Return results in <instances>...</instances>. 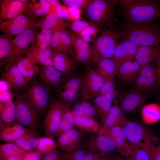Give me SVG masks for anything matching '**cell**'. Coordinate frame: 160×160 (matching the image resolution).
Listing matches in <instances>:
<instances>
[{
    "instance_id": "1",
    "label": "cell",
    "mask_w": 160,
    "mask_h": 160,
    "mask_svg": "<svg viewBox=\"0 0 160 160\" xmlns=\"http://www.w3.org/2000/svg\"><path fill=\"white\" fill-rule=\"evenodd\" d=\"M121 12L127 22H153L160 17V6L152 0H123L119 2Z\"/></svg>"
},
{
    "instance_id": "24",
    "label": "cell",
    "mask_w": 160,
    "mask_h": 160,
    "mask_svg": "<svg viewBox=\"0 0 160 160\" xmlns=\"http://www.w3.org/2000/svg\"><path fill=\"white\" fill-rule=\"evenodd\" d=\"M31 130L17 122L5 123L0 129V140L13 143Z\"/></svg>"
},
{
    "instance_id": "30",
    "label": "cell",
    "mask_w": 160,
    "mask_h": 160,
    "mask_svg": "<svg viewBox=\"0 0 160 160\" xmlns=\"http://www.w3.org/2000/svg\"><path fill=\"white\" fill-rule=\"evenodd\" d=\"M124 116V112L117 105L112 106L101 126L109 128L116 126L123 127L128 121Z\"/></svg>"
},
{
    "instance_id": "20",
    "label": "cell",
    "mask_w": 160,
    "mask_h": 160,
    "mask_svg": "<svg viewBox=\"0 0 160 160\" xmlns=\"http://www.w3.org/2000/svg\"><path fill=\"white\" fill-rule=\"evenodd\" d=\"M30 0H0V22L13 19L24 13Z\"/></svg>"
},
{
    "instance_id": "48",
    "label": "cell",
    "mask_w": 160,
    "mask_h": 160,
    "mask_svg": "<svg viewBox=\"0 0 160 160\" xmlns=\"http://www.w3.org/2000/svg\"><path fill=\"white\" fill-rule=\"evenodd\" d=\"M87 152L82 148L71 152L63 151L61 160H84Z\"/></svg>"
},
{
    "instance_id": "33",
    "label": "cell",
    "mask_w": 160,
    "mask_h": 160,
    "mask_svg": "<svg viewBox=\"0 0 160 160\" xmlns=\"http://www.w3.org/2000/svg\"><path fill=\"white\" fill-rule=\"evenodd\" d=\"M113 77L104 79L99 93L105 96L112 103L117 102L119 97L123 92H121Z\"/></svg>"
},
{
    "instance_id": "19",
    "label": "cell",
    "mask_w": 160,
    "mask_h": 160,
    "mask_svg": "<svg viewBox=\"0 0 160 160\" xmlns=\"http://www.w3.org/2000/svg\"><path fill=\"white\" fill-rule=\"evenodd\" d=\"M121 39L111 58L115 64L116 70L124 62L135 59L140 46L129 40Z\"/></svg>"
},
{
    "instance_id": "32",
    "label": "cell",
    "mask_w": 160,
    "mask_h": 160,
    "mask_svg": "<svg viewBox=\"0 0 160 160\" xmlns=\"http://www.w3.org/2000/svg\"><path fill=\"white\" fill-rule=\"evenodd\" d=\"M26 151L13 143L0 145V160L21 159Z\"/></svg>"
},
{
    "instance_id": "8",
    "label": "cell",
    "mask_w": 160,
    "mask_h": 160,
    "mask_svg": "<svg viewBox=\"0 0 160 160\" xmlns=\"http://www.w3.org/2000/svg\"><path fill=\"white\" fill-rule=\"evenodd\" d=\"M36 28L27 30L12 39L9 54L0 65L1 68L5 65L15 63L18 59L26 55L29 46L32 43L38 33Z\"/></svg>"
},
{
    "instance_id": "60",
    "label": "cell",
    "mask_w": 160,
    "mask_h": 160,
    "mask_svg": "<svg viewBox=\"0 0 160 160\" xmlns=\"http://www.w3.org/2000/svg\"><path fill=\"white\" fill-rule=\"evenodd\" d=\"M159 52L156 61L157 68L160 71V44H159Z\"/></svg>"
},
{
    "instance_id": "29",
    "label": "cell",
    "mask_w": 160,
    "mask_h": 160,
    "mask_svg": "<svg viewBox=\"0 0 160 160\" xmlns=\"http://www.w3.org/2000/svg\"><path fill=\"white\" fill-rule=\"evenodd\" d=\"M54 67L66 75L75 74L76 63L68 55L62 52L55 53L53 59Z\"/></svg>"
},
{
    "instance_id": "9",
    "label": "cell",
    "mask_w": 160,
    "mask_h": 160,
    "mask_svg": "<svg viewBox=\"0 0 160 160\" xmlns=\"http://www.w3.org/2000/svg\"><path fill=\"white\" fill-rule=\"evenodd\" d=\"M51 90L38 80L35 79L30 83L24 96L37 112L45 115L49 105V92Z\"/></svg>"
},
{
    "instance_id": "15",
    "label": "cell",
    "mask_w": 160,
    "mask_h": 160,
    "mask_svg": "<svg viewBox=\"0 0 160 160\" xmlns=\"http://www.w3.org/2000/svg\"><path fill=\"white\" fill-rule=\"evenodd\" d=\"M83 131L73 128L58 137L57 148L65 152H69L82 148L86 135Z\"/></svg>"
},
{
    "instance_id": "57",
    "label": "cell",
    "mask_w": 160,
    "mask_h": 160,
    "mask_svg": "<svg viewBox=\"0 0 160 160\" xmlns=\"http://www.w3.org/2000/svg\"><path fill=\"white\" fill-rule=\"evenodd\" d=\"M109 160H125L120 156L116 153L112 154L109 156Z\"/></svg>"
},
{
    "instance_id": "44",
    "label": "cell",
    "mask_w": 160,
    "mask_h": 160,
    "mask_svg": "<svg viewBox=\"0 0 160 160\" xmlns=\"http://www.w3.org/2000/svg\"><path fill=\"white\" fill-rule=\"evenodd\" d=\"M52 9L42 7L39 2L35 0H31L29 2L24 14H27L32 17L37 19L43 14L47 15L51 13Z\"/></svg>"
},
{
    "instance_id": "7",
    "label": "cell",
    "mask_w": 160,
    "mask_h": 160,
    "mask_svg": "<svg viewBox=\"0 0 160 160\" xmlns=\"http://www.w3.org/2000/svg\"><path fill=\"white\" fill-rule=\"evenodd\" d=\"M15 97L16 122L37 132L41 126L39 113L24 96L17 94Z\"/></svg>"
},
{
    "instance_id": "12",
    "label": "cell",
    "mask_w": 160,
    "mask_h": 160,
    "mask_svg": "<svg viewBox=\"0 0 160 160\" xmlns=\"http://www.w3.org/2000/svg\"><path fill=\"white\" fill-rule=\"evenodd\" d=\"M122 127L129 143L144 147L151 145L153 135L141 124L129 120Z\"/></svg>"
},
{
    "instance_id": "47",
    "label": "cell",
    "mask_w": 160,
    "mask_h": 160,
    "mask_svg": "<svg viewBox=\"0 0 160 160\" xmlns=\"http://www.w3.org/2000/svg\"><path fill=\"white\" fill-rule=\"evenodd\" d=\"M98 31V28L92 24L83 30L78 35L84 41L88 42L95 40Z\"/></svg>"
},
{
    "instance_id": "14",
    "label": "cell",
    "mask_w": 160,
    "mask_h": 160,
    "mask_svg": "<svg viewBox=\"0 0 160 160\" xmlns=\"http://www.w3.org/2000/svg\"><path fill=\"white\" fill-rule=\"evenodd\" d=\"M83 78L81 100L87 101L100 93L104 79L94 69L89 68Z\"/></svg>"
},
{
    "instance_id": "38",
    "label": "cell",
    "mask_w": 160,
    "mask_h": 160,
    "mask_svg": "<svg viewBox=\"0 0 160 160\" xmlns=\"http://www.w3.org/2000/svg\"><path fill=\"white\" fill-rule=\"evenodd\" d=\"M37 132L31 130L13 143L26 151L35 149L39 142Z\"/></svg>"
},
{
    "instance_id": "49",
    "label": "cell",
    "mask_w": 160,
    "mask_h": 160,
    "mask_svg": "<svg viewBox=\"0 0 160 160\" xmlns=\"http://www.w3.org/2000/svg\"><path fill=\"white\" fill-rule=\"evenodd\" d=\"M150 160H160V137L153 135L150 149Z\"/></svg>"
},
{
    "instance_id": "31",
    "label": "cell",
    "mask_w": 160,
    "mask_h": 160,
    "mask_svg": "<svg viewBox=\"0 0 160 160\" xmlns=\"http://www.w3.org/2000/svg\"><path fill=\"white\" fill-rule=\"evenodd\" d=\"M55 54L51 48L39 50L29 48L26 55L32 57L40 66L54 67L53 59Z\"/></svg>"
},
{
    "instance_id": "56",
    "label": "cell",
    "mask_w": 160,
    "mask_h": 160,
    "mask_svg": "<svg viewBox=\"0 0 160 160\" xmlns=\"http://www.w3.org/2000/svg\"><path fill=\"white\" fill-rule=\"evenodd\" d=\"M10 92L9 90L1 91V97H0V102H5L12 100V94Z\"/></svg>"
},
{
    "instance_id": "27",
    "label": "cell",
    "mask_w": 160,
    "mask_h": 160,
    "mask_svg": "<svg viewBox=\"0 0 160 160\" xmlns=\"http://www.w3.org/2000/svg\"><path fill=\"white\" fill-rule=\"evenodd\" d=\"M159 51V45L157 46H140L136 52L135 59L141 69L150 63L156 61Z\"/></svg>"
},
{
    "instance_id": "40",
    "label": "cell",
    "mask_w": 160,
    "mask_h": 160,
    "mask_svg": "<svg viewBox=\"0 0 160 160\" xmlns=\"http://www.w3.org/2000/svg\"><path fill=\"white\" fill-rule=\"evenodd\" d=\"M142 119L144 123L151 124L160 120V106L155 103L144 105L141 111Z\"/></svg>"
},
{
    "instance_id": "39",
    "label": "cell",
    "mask_w": 160,
    "mask_h": 160,
    "mask_svg": "<svg viewBox=\"0 0 160 160\" xmlns=\"http://www.w3.org/2000/svg\"><path fill=\"white\" fill-rule=\"evenodd\" d=\"M112 103L102 95L99 94L95 97L92 105L95 107L97 116L102 123L109 113Z\"/></svg>"
},
{
    "instance_id": "21",
    "label": "cell",
    "mask_w": 160,
    "mask_h": 160,
    "mask_svg": "<svg viewBox=\"0 0 160 160\" xmlns=\"http://www.w3.org/2000/svg\"><path fill=\"white\" fill-rule=\"evenodd\" d=\"M37 80L51 90H55L66 75L53 66H40Z\"/></svg>"
},
{
    "instance_id": "46",
    "label": "cell",
    "mask_w": 160,
    "mask_h": 160,
    "mask_svg": "<svg viewBox=\"0 0 160 160\" xmlns=\"http://www.w3.org/2000/svg\"><path fill=\"white\" fill-rule=\"evenodd\" d=\"M12 37L6 34L0 35V65L7 57L10 49V43Z\"/></svg>"
},
{
    "instance_id": "28",
    "label": "cell",
    "mask_w": 160,
    "mask_h": 160,
    "mask_svg": "<svg viewBox=\"0 0 160 160\" xmlns=\"http://www.w3.org/2000/svg\"><path fill=\"white\" fill-rule=\"evenodd\" d=\"M69 25L65 20L59 18L55 13H49L38 20L36 27L41 30H51L56 31L62 29H65Z\"/></svg>"
},
{
    "instance_id": "52",
    "label": "cell",
    "mask_w": 160,
    "mask_h": 160,
    "mask_svg": "<svg viewBox=\"0 0 160 160\" xmlns=\"http://www.w3.org/2000/svg\"><path fill=\"white\" fill-rule=\"evenodd\" d=\"M63 151L57 148L44 154L40 160H61Z\"/></svg>"
},
{
    "instance_id": "18",
    "label": "cell",
    "mask_w": 160,
    "mask_h": 160,
    "mask_svg": "<svg viewBox=\"0 0 160 160\" xmlns=\"http://www.w3.org/2000/svg\"><path fill=\"white\" fill-rule=\"evenodd\" d=\"M74 49L72 58L76 64H83L91 60V46L72 31H67Z\"/></svg>"
},
{
    "instance_id": "62",
    "label": "cell",
    "mask_w": 160,
    "mask_h": 160,
    "mask_svg": "<svg viewBox=\"0 0 160 160\" xmlns=\"http://www.w3.org/2000/svg\"></svg>"
},
{
    "instance_id": "36",
    "label": "cell",
    "mask_w": 160,
    "mask_h": 160,
    "mask_svg": "<svg viewBox=\"0 0 160 160\" xmlns=\"http://www.w3.org/2000/svg\"><path fill=\"white\" fill-rule=\"evenodd\" d=\"M70 106L73 116L95 118L97 116L95 107L87 101L79 100Z\"/></svg>"
},
{
    "instance_id": "13",
    "label": "cell",
    "mask_w": 160,
    "mask_h": 160,
    "mask_svg": "<svg viewBox=\"0 0 160 160\" xmlns=\"http://www.w3.org/2000/svg\"><path fill=\"white\" fill-rule=\"evenodd\" d=\"M63 111V101L51 100L49 108L45 115L43 128L45 136L52 139L56 136L61 121Z\"/></svg>"
},
{
    "instance_id": "59",
    "label": "cell",
    "mask_w": 160,
    "mask_h": 160,
    "mask_svg": "<svg viewBox=\"0 0 160 160\" xmlns=\"http://www.w3.org/2000/svg\"><path fill=\"white\" fill-rule=\"evenodd\" d=\"M52 6L55 7L60 5L59 1L57 0H47Z\"/></svg>"
},
{
    "instance_id": "43",
    "label": "cell",
    "mask_w": 160,
    "mask_h": 160,
    "mask_svg": "<svg viewBox=\"0 0 160 160\" xmlns=\"http://www.w3.org/2000/svg\"><path fill=\"white\" fill-rule=\"evenodd\" d=\"M0 119L5 123L16 122V107L12 100L0 102Z\"/></svg>"
},
{
    "instance_id": "35",
    "label": "cell",
    "mask_w": 160,
    "mask_h": 160,
    "mask_svg": "<svg viewBox=\"0 0 160 160\" xmlns=\"http://www.w3.org/2000/svg\"><path fill=\"white\" fill-rule=\"evenodd\" d=\"M96 71L104 79L113 77L116 70L115 64L111 58H102L93 63Z\"/></svg>"
},
{
    "instance_id": "23",
    "label": "cell",
    "mask_w": 160,
    "mask_h": 160,
    "mask_svg": "<svg viewBox=\"0 0 160 160\" xmlns=\"http://www.w3.org/2000/svg\"><path fill=\"white\" fill-rule=\"evenodd\" d=\"M72 46L71 40L65 29L58 30L54 33L50 48L55 53H64L72 57L73 54Z\"/></svg>"
},
{
    "instance_id": "2",
    "label": "cell",
    "mask_w": 160,
    "mask_h": 160,
    "mask_svg": "<svg viewBox=\"0 0 160 160\" xmlns=\"http://www.w3.org/2000/svg\"><path fill=\"white\" fill-rule=\"evenodd\" d=\"M121 27V38L131 41L139 46H157L160 44V26L154 22H126Z\"/></svg>"
},
{
    "instance_id": "22",
    "label": "cell",
    "mask_w": 160,
    "mask_h": 160,
    "mask_svg": "<svg viewBox=\"0 0 160 160\" xmlns=\"http://www.w3.org/2000/svg\"><path fill=\"white\" fill-rule=\"evenodd\" d=\"M98 133L111 138L115 143L118 152L121 156H125L129 143L126 138L122 127L116 126L106 128L101 126Z\"/></svg>"
},
{
    "instance_id": "10",
    "label": "cell",
    "mask_w": 160,
    "mask_h": 160,
    "mask_svg": "<svg viewBox=\"0 0 160 160\" xmlns=\"http://www.w3.org/2000/svg\"><path fill=\"white\" fill-rule=\"evenodd\" d=\"M82 148L87 152L109 156L116 148L114 140L106 135L98 133L85 136Z\"/></svg>"
},
{
    "instance_id": "61",
    "label": "cell",
    "mask_w": 160,
    "mask_h": 160,
    "mask_svg": "<svg viewBox=\"0 0 160 160\" xmlns=\"http://www.w3.org/2000/svg\"><path fill=\"white\" fill-rule=\"evenodd\" d=\"M22 160L21 159H15V160Z\"/></svg>"
},
{
    "instance_id": "53",
    "label": "cell",
    "mask_w": 160,
    "mask_h": 160,
    "mask_svg": "<svg viewBox=\"0 0 160 160\" xmlns=\"http://www.w3.org/2000/svg\"><path fill=\"white\" fill-rule=\"evenodd\" d=\"M53 13H56L59 18L65 20L72 19L68 9L64 7L61 4L55 7Z\"/></svg>"
},
{
    "instance_id": "41",
    "label": "cell",
    "mask_w": 160,
    "mask_h": 160,
    "mask_svg": "<svg viewBox=\"0 0 160 160\" xmlns=\"http://www.w3.org/2000/svg\"><path fill=\"white\" fill-rule=\"evenodd\" d=\"M55 32L51 30H41L38 33L29 48L39 50L50 48L52 39Z\"/></svg>"
},
{
    "instance_id": "50",
    "label": "cell",
    "mask_w": 160,
    "mask_h": 160,
    "mask_svg": "<svg viewBox=\"0 0 160 160\" xmlns=\"http://www.w3.org/2000/svg\"><path fill=\"white\" fill-rule=\"evenodd\" d=\"M93 0H63L64 3L71 8L84 9L87 7Z\"/></svg>"
},
{
    "instance_id": "34",
    "label": "cell",
    "mask_w": 160,
    "mask_h": 160,
    "mask_svg": "<svg viewBox=\"0 0 160 160\" xmlns=\"http://www.w3.org/2000/svg\"><path fill=\"white\" fill-rule=\"evenodd\" d=\"M75 126L83 132L91 133H99L100 126L95 118L74 116Z\"/></svg>"
},
{
    "instance_id": "58",
    "label": "cell",
    "mask_w": 160,
    "mask_h": 160,
    "mask_svg": "<svg viewBox=\"0 0 160 160\" xmlns=\"http://www.w3.org/2000/svg\"><path fill=\"white\" fill-rule=\"evenodd\" d=\"M39 3L41 6L44 7H47L52 9V6L49 2L46 0H40Z\"/></svg>"
},
{
    "instance_id": "25",
    "label": "cell",
    "mask_w": 160,
    "mask_h": 160,
    "mask_svg": "<svg viewBox=\"0 0 160 160\" xmlns=\"http://www.w3.org/2000/svg\"><path fill=\"white\" fill-rule=\"evenodd\" d=\"M15 63L28 83L36 78L40 68L32 57L26 55L18 59Z\"/></svg>"
},
{
    "instance_id": "17",
    "label": "cell",
    "mask_w": 160,
    "mask_h": 160,
    "mask_svg": "<svg viewBox=\"0 0 160 160\" xmlns=\"http://www.w3.org/2000/svg\"><path fill=\"white\" fill-rule=\"evenodd\" d=\"M146 100L145 95L133 90L123 92L117 102L118 103V105L124 113H129L137 111L143 105Z\"/></svg>"
},
{
    "instance_id": "55",
    "label": "cell",
    "mask_w": 160,
    "mask_h": 160,
    "mask_svg": "<svg viewBox=\"0 0 160 160\" xmlns=\"http://www.w3.org/2000/svg\"><path fill=\"white\" fill-rule=\"evenodd\" d=\"M84 160H109V156L87 151Z\"/></svg>"
},
{
    "instance_id": "6",
    "label": "cell",
    "mask_w": 160,
    "mask_h": 160,
    "mask_svg": "<svg viewBox=\"0 0 160 160\" xmlns=\"http://www.w3.org/2000/svg\"><path fill=\"white\" fill-rule=\"evenodd\" d=\"M83 78L75 74L66 76L55 89L61 100L70 105L82 96Z\"/></svg>"
},
{
    "instance_id": "26",
    "label": "cell",
    "mask_w": 160,
    "mask_h": 160,
    "mask_svg": "<svg viewBox=\"0 0 160 160\" xmlns=\"http://www.w3.org/2000/svg\"><path fill=\"white\" fill-rule=\"evenodd\" d=\"M141 68L135 59L122 64L116 70V76L125 83H132L138 75Z\"/></svg>"
},
{
    "instance_id": "5",
    "label": "cell",
    "mask_w": 160,
    "mask_h": 160,
    "mask_svg": "<svg viewBox=\"0 0 160 160\" xmlns=\"http://www.w3.org/2000/svg\"><path fill=\"white\" fill-rule=\"evenodd\" d=\"M131 84L133 90L145 96L160 89V71L157 65L150 63L142 68Z\"/></svg>"
},
{
    "instance_id": "3",
    "label": "cell",
    "mask_w": 160,
    "mask_h": 160,
    "mask_svg": "<svg viewBox=\"0 0 160 160\" xmlns=\"http://www.w3.org/2000/svg\"><path fill=\"white\" fill-rule=\"evenodd\" d=\"M122 36L121 30L111 28L103 30L91 46L92 63L102 58H111Z\"/></svg>"
},
{
    "instance_id": "37",
    "label": "cell",
    "mask_w": 160,
    "mask_h": 160,
    "mask_svg": "<svg viewBox=\"0 0 160 160\" xmlns=\"http://www.w3.org/2000/svg\"><path fill=\"white\" fill-rule=\"evenodd\" d=\"M75 126L74 116L70 105L63 101L62 117L56 136L57 137L63 133L74 128Z\"/></svg>"
},
{
    "instance_id": "54",
    "label": "cell",
    "mask_w": 160,
    "mask_h": 160,
    "mask_svg": "<svg viewBox=\"0 0 160 160\" xmlns=\"http://www.w3.org/2000/svg\"><path fill=\"white\" fill-rule=\"evenodd\" d=\"M36 150L26 151L23 155L22 160H40L44 155Z\"/></svg>"
},
{
    "instance_id": "16",
    "label": "cell",
    "mask_w": 160,
    "mask_h": 160,
    "mask_svg": "<svg viewBox=\"0 0 160 160\" xmlns=\"http://www.w3.org/2000/svg\"><path fill=\"white\" fill-rule=\"evenodd\" d=\"M1 74V79L15 90H26L28 83L20 71L16 63L4 65Z\"/></svg>"
},
{
    "instance_id": "42",
    "label": "cell",
    "mask_w": 160,
    "mask_h": 160,
    "mask_svg": "<svg viewBox=\"0 0 160 160\" xmlns=\"http://www.w3.org/2000/svg\"><path fill=\"white\" fill-rule=\"evenodd\" d=\"M150 146L144 147L129 143L124 157L126 160H150Z\"/></svg>"
},
{
    "instance_id": "11",
    "label": "cell",
    "mask_w": 160,
    "mask_h": 160,
    "mask_svg": "<svg viewBox=\"0 0 160 160\" xmlns=\"http://www.w3.org/2000/svg\"><path fill=\"white\" fill-rule=\"evenodd\" d=\"M38 20L27 14L23 13L13 19L0 22V30L4 34L12 37L27 30L36 28Z\"/></svg>"
},
{
    "instance_id": "45",
    "label": "cell",
    "mask_w": 160,
    "mask_h": 160,
    "mask_svg": "<svg viewBox=\"0 0 160 160\" xmlns=\"http://www.w3.org/2000/svg\"><path fill=\"white\" fill-rule=\"evenodd\" d=\"M56 148L57 144L54 139L46 136L39 137L38 144L35 150L44 154Z\"/></svg>"
},
{
    "instance_id": "4",
    "label": "cell",
    "mask_w": 160,
    "mask_h": 160,
    "mask_svg": "<svg viewBox=\"0 0 160 160\" xmlns=\"http://www.w3.org/2000/svg\"><path fill=\"white\" fill-rule=\"evenodd\" d=\"M120 1L93 0L85 9L87 17L97 28H104L113 19L115 7Z\"/></svg>"
},
{
    "instance_id": "51",
    "label": "cell",
    "mask_w": 160,
    "mask_h": 160,
    "mask_svg": "<svg viewBox=\"0 0 160 160\" xmlns=\"http://www.w3.org/2000/svg\"><path fill=\"white\" fill-rule=\"evenodd\" d=\"M92 23L86 21L77 20L73 21L71 25V31L78 35L85 28Z\"/></svg>"
}]
</instances>
